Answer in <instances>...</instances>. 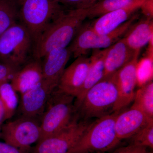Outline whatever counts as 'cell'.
Wrapping results in <instances>:
<instances>
[{"mask_svg":"<svg viewBox=\"0 0 153 153\" xmlns=\"http://www.w3.org/2000/svg\"><path fill=\"white\" fill-rule=\"evenodd\" d=\"M34 43L27 29L17 22L0 36V62L21 68L29 60Z\"/></svg>","mask_w":153,"mask_h":153,"instance_id":"obj_6","label":"cell"},{"mask_svg":"<svg viewBox=\"0 0 153 153\" xmlns=\"http://www.w3.org/2000/svg\"><path fill=\"white\" fill-rule=\"evenodd\" d=\"M140 9L145 17L153 19V0H143Z\"/></svg>","mask_w":153,"mask_h":153,"instance_id":"obj_28","label":"cell"},{"mask_svg":"<svg viewBox=\"0 0 153 153\" xmlns=\"http://www.w3.org/2000/svg\"><path fill=\"white\" fill-rule=\"evenodd\" d=\"M56 88L43 79L35 87L21 94L19 106L22 117L41 119L49 97Z\"/></svg>","mask_w":153,"mask_h":153,"instance_id":"obj_11","label":"cell"},{"mask_svg":"<svg viewBox=\"0 0 153 153\" xmlns=\"http://www.w3.org/2000/svg\"><path fill=\"white\" fill-rule=\"evenodd\" d=\"M5 113L4 109L2 103L0 100V134H1V128L4 124V122L5 121Z\"/></svg>","mask_w":153,"mask_h":153,"instance_id":"obj_30","label":"cell"},{"mask_svg":"<svg viewBox=\"0 0 153 153\" xmlns=\"http://www.w3.org/2000/svg\"><path fill=\"white\" fill-rule=\"evenodd\" d=\"M137 54L134 58L116 73L117 98L113 112H120L134 101L136 86L138 82V57Z\"/></svg>","mask_w":153,"mask_h":153,"instance_id":"obj_10","label":"cell"},{"mask_svg":"<svg viewBox=\"0 0 153 153\" xmlns=\"http://www.w3.org/2000/svg\"><path fill=\"white\" fill-rule=\"evenodd\" d=\"M18 3L19 22L29 30L34 43L65 10L56 0H18Z\"/></svg>","mask_w":153,"mask_h":153,"instance_id":"obj_5","label":"cell"},{"mask_svg":"<svg viewBox=\"0 0 153 153\" xmlns=\"http://www.w3.org/2000/svg\"><path fill=\"white\" fill-rule=\"evenodd\" d=\"M65 68L57 88L76 98L80 93L90 68V57L79 56Z\"/></svg>","mask_w":153,"mask_h":153,"instance_id":"obj_12","label":"cell"},{"mask_svg":"<svg viewBox=\"0 0 153 153\" xmlns=\"http://www.w3.org/2000/svg\"><path fill=\"white\" fill-rule=\"evenodd\" d=\"M74 100V97L57 88L53 91L41 117V136L39 141L57 133L79 118Z\"/></svg>","mask_w":153,"mask_h":153,"instance_id":"obj_4","label":"cell"},{"mask_svg":"<svg viewBox=\"0 0 153 153\" xmlns=\"http://www.w3.org/2000/svg\"><path fill=\"white\" fill-rule=\"evenodd\" d=\"M61 5L71 7L72 9H86L100 0H56Z\"/></svg>","mask_w":153,"mask_h":153,"instance_id":"obj_25","label":"cell"},{"mask_svg":"<svg viewBox=\"0 0 153 153\" xmlns=\"http://www.w3.org/2000/svg\"><path fill=\"white\" fill-rule=\"evenodd\" d=\"M134 105L153 119V82H148L136 91Z\"/></svg>","mask_w":153,"mask_h":153,"instance_id":"obj_23","label":"cell"},{"mask_svg":"<svg viewBox=\"0 0 153 153\" xmlns=\"http://www.w3.org/2000/svg\"><path fill=\"white\" fill-rule=\"evenodd\" d=\"M19 68L9 64L0 62V83L4 80H10L15 72Z\"/></svg>","mask_w":153,"mask_h":153,"instance_id":"obj_26","label":"cell"},{"mask_svg":"<svg viewBox=\"0 0 153 153\" xmlns=\"http://www.w3.org/2000/svg\"><path fill=\"white\" fill-rule=\"evenodd\" d=\"M119 112L92 122L68 153H105L115 149L121 142L115 128L116 118Z\"/></svg>","mask_w":153,"mask_h":153,"instance_id":"obj_2","label":"cell"},{"mask_svg":"<svg viewBox=\"0 0 153 153\" xmlns=\"http://www.w3.org/2000/svg\"><path fill=\"white\" fill-rule=\"evenodd\" d=\"M142 0H100L95 4L85 9L88 19L98 18L102 15L116 10L140 1Z\"/></svg>","mask_w":153,"mask_h":153,"instance_id":"obj_20","label":"cell"},{"mask_svg":"<svg viewBox=\"0 0 153 153\" xmlns=\"http://www.w3.org/2000/svg\"><path fill=\"white\" fill-rule=\"evenodd\" d=\"M17 93L9 80L0 83V100L4 109L5 120L13 116L19 106V99Z\"/></svg>","mask_w":153,"mask_h":153,"instance_id":"obj_21","label":"cell"},{"mask_svg":"<svg viewBox=\"0 0 153 153\" xmlns=\"http://www.w3.org/2000/svg\"><path fill=\"white\" fill-rule=\"evenodd\" d=\"M86 19L85 9L63 11L34 43L33 57L41 59L52 50L68 47Z\"/></svg>","mask_w":153,"mask_h":153,"instance_id":"obj_1","label":"cell"},{"mask_svg":"<svg viewBox=\"0 0 153 153\" xmlns=\"http://www.w3.org/2000/svg\"><path fill=\"white\" fill-rule=\"evenodd\" d=\"M153 122L142 110L132 105L123 112L119 113L116 118L115 128L121 141L129 139L149 123Z\"/></svg>","mask_w":153,"mask_h":153,"instance_id":"obj_13","label":"cell"},{"mask_svg":"<svg viewBox=\"0 0 153 153\" xmlns=\"http://www.w3.org/2000/svg\"><path fill=\"white\" fill-rule=\"evenodd\" d=\"M108 48L94 49L91 56V65L86 79L80 93L75 98V108L80 104L88 91L104 77L105 59Z\"/></svg>","mask_w":153,"mask_h":153,"instance_id":"obj_18","label":"cell"},{"mask_svg":"<svg viewBox=\"0 0 153 153\" xmlns=\"http://www.w3.org/2000/svg\"><path fill=\"white\" fill-rule=\"evenodd\" d=\"M134 24L123 37L133 51L140 53L142 48L153 38V19L145 17Z\"/></svg>","mask_w":153,"mask_h":153,"instance_id":"obj_19","label":"cell"},{"mask_svg":"<svg viewBox=\"0 0 153 153\" xmlns=\"http://www.w3.org/2000/svg\"><path fill=\"white\" fill-rule=\"evenodd\" d=\"M149 153H152L151 152H149Z\"/></svg>","mask_w":153,"mask_h":153,"instance_id":"obj_31","label":"cell"},{"mask_svg":"<svg viewBox=\"0 0 153 153\" xmlns=\"http://www.w3.org/2000/svg\"><path fill=\"white\" fill-rule=\"evenodd\" d=\"M43 79L41 59L33 57L19 68L10 80L15 90L21 94L35 87Z\"/></svg>","mask_w":153,"mask_h":153,"instance_id":"obj_15","label":"cell"},{"mask_svg":"<svg viewBox=\"0 0 153 153\" xmlns=\"http://www.w3.org/2000/svg\"><path fill=\"white\" fill-rule=\"evenodd\" d=\"M130 144L153 149V122L149 123L131 137Z\"/></svg>","mask_w":153,"mask_h":153,"instance_id":"obj_24","label":"cell"},{"mask_svg":"<svg viewBox=\"0 0 153 153\" xmlns=\"http://www.w3.org/2000/svg\"><path fill=\"white\" fill-rule=\"evenodd\" d=\"M72 55L68 47L52 50L41 59L43 79L56 88Z\"/></svg>","mask_w":153,"mask_h":153,"instance_id":"obj_14","label":"cell"},{"mask_svg":"<svg viewBox=\"0 0 153 153\" xmlns=\"http://www.w3.org/2000/svg\"><path fill=\"white\" fill-rule=\"evenodd\" d=\"M18 0H0V36L19 20Z\"/></svg>","mask_w":153,"mask_h":153,"instance_id":"obj_22","label":"cell"},{"mask_svg":"<svg viewBox=\"0 0 153 153\" xmlns=\"http://www.w3.org/2000/svg\"><path fill=\"white\" fill-rule=\"evenodd\" d=\"M147 148L130 144L126 146L116 148L111 153H149Z\"/></svg>","mask_w":153,"mask_h":153,"instance_id":"obj_27","label":"cell"},{"mask_svg":"<svg viewBox=\"0 0 153 153\" xmlns=\"http://www.w3.org/2000/svg\"><path fill=\"white\" fill-rule=\"evenodd\" d=\"M137 54L140 53H135L129 48L124 37L116 41L108 47L105 59L104 77L115 74Z\"/></svg>","mask_w":153,"mask_h":153,"instance_id":"obj_17","label":"cell"},{"mask_svg":"<svg viewBox=\"0 0 153 153\" xmlns=\"http://www.w3.org/2000/svg\"><path fill=\"white\" fill-rule=\"evenodd\" d=\"M75 119L57 133L39 141L28 153H68L92 122Z\"/></svg>","mask_w":153,"mask_h":153,"instance_id":"obj_9","label":"cell"},{"mask_svg":"<svg viewBox=\"0 0 153 153\" xmlns=\"http://www.w3.org/2000/svg\"><path fill=\"white\" fill-rule=\"evenodd\" d=\"M0 153H25L20 149L4 142H0Z\"/></svg>","mask_w":153,"mask_h":153,"instance_id":"obj_29","label":"cell"},{"mask_svg":"<svg viewBox=\"0 0 153 153\" xmlns=\"http://www.w3.org/2000/svg\"><path fill=\"white\" fill-rule=\"evenodd\" d=\"M41 136L40 122L37 120L22 117L3 124L0 138L5 143L29 153L31 145L38 142Z\"/></svg>","mask_w":153,"mask_h":153,"instance_id":"obj_8","label":"cell"},{"mask_svg":"<svg viewBox=\"0 0 153 153\" xmlns=\"http://www.w3.org/2000/svg\"><path fill=\"white\" fill-rule=\"evenodd\" d=\"M116 73L102 78L88 91L76 108L79 118L99 119L113 113L118 95Z\"/></svg>","mask_w":153,"mask_h":153,"instance_id":"obj_3","label":"cell"},{"mask_svg":"<svg viewBox=\"0 0 153 153\" xmlns=\"http://www.w3.org/2000/svg\"><path fill=\"white\" fill-rule=\"evenodd\" d=\"M138 17V15H134L116 30L105 35L96 33L90 24L82 25L68 47L72 55L77 58L85 55L91 49H105L110 47L124 36Z\"/></svg>","mask_w":153,"mask_h":153,"instance_id":"obj_7","label":"cell"},{"mask_svg":"<svg viewBox=\"0 0 153 153\" xmlns=\"http://www.w3.org/2000/svg\"><path fill=\"white\" fill-rule=\"evenodd\" d=\"M143 1L102 15L91 24V27L99 35H105L112 32L139 10Z\"/></svg>","mask_w":153,"mask_h":153,"instance_id":"obj_16","label":"cell"}]
</instances>
